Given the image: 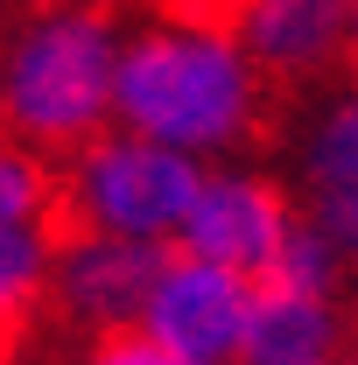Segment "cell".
Segmentation results:
<instances>
[{
  "label": "cell",
  "instance_id": "cell-14",
  "mask_svg": "<svg viewBox=\"0 0 358 365\" xmlns=\"http://www.w3.org/2000/svg\"><path fill=\"white\" fill-rule=\"evenodd\" d=\"M352 63H358V49H352Z\"/></svg>",
  "mask_w": 358,
  "mask_h": 365
},
{
  "label": "cell",
  "instance_id": "cell-15",
  "mask_svg": "<svg viewBox=\"0 0 358 365\" xmlns=\"http://www.w3.org/2000/svg\"><path fill=\"white\" fill-rule=\"evenodd\" d=\"M0 134H7V127H0Z\"/></svg>",
  "mask_w": 358,
  "mask_h": 365
},
{
  "label": "cell",
  "instance_id": "cell-11",
  "mask_svg": "<svg viewBox=\"0 0 358 365\" xmlns=\"http://www.w3.org/2000/svg\"><path fill=\"white\" fill-rule=\"evenodd\" d=\"M36 323H43V317H0V365H21L29 337H36Z\"/></svg>",
  "mask_w": 358,
  "mask_h": 365
},
{
  "label": "cell",
  "instance_id": "cell-16",
  "mask_svg": "<svg viewBox=\"0 0 358 365\" xmlns=\"http://www.w3.org/2000/svg\"><path fill=\"white\" fill-rule=\"evenodd\" d=\"M352 365H358V359H352Z\"/></svg>",
  "mask_w": 358,
  "mask_h": 365
},
{
  "label": "cell",
  "instance_id": "cell-8",
  "mask_svg": "<svg viewBox=\"0 0 358 365\" xmlns=\"http://www.w3.org/2000/svg\"><path fill=\"white\" fill-rule=\"evenodd\" d=\"M310 197H316V218L323 225L358 197V85L323 113V127L310 140Z\"/></svg>",
  "mask_w": 358,
  "mask_h": 365
},
{
  "label": "cell",
  "instance_id": "cell-2",
  "mask_svg": "<svg viewBox=\"0 0 358 365\" xmlns=\"http://www.w3.org/2000/svg\"><path fill=\"white\" fill-rule=\"evenodd\" d=\"M120 120L169 148L253 140V63L211 36H148L120 56Z\"/></svg>",
  "mask_w": 358,
  "mask_h": 365
},
{
  "label": "cell",
  "instance_id": "cell-12",
  "mask_svg": "<svg viewBox=\"0 0 358 365\" xmlns=\"http://www.w3.org/2000/svg\"><path fill=\"white\" fill-rule=\"evenodd\" d=\"M330 232H337V239H344V246L358 253V197L344 204V211H337V218H330Z\"/></svg>",
  "mask_w": 358,
  "mask_h": 365
},
{
  "label": "cell",
  "instance_id": "cell-5",
  "mask_svg": "<svg viewBox=\"0 0 358 365\" xmlns=\"http://www.w3.org/2000/svg\"><path fill=\"white\" fill-rule=\"evenodd\" d=\"M176 260V246L169 239H85L78 253H63L56 274H49V295L63 302V317L91 323V330H113V323H134L148 317V302H155V288H162V274Z\"/></svg>",
  "mask_w": 358,
  "mask_h": 365
},
{
  "label": "cell",
  "instance_id": "cell-9",
  "mask_svg": "<svg viewBox=\"0 0 358 365\" xmlns=\"http://www.w3.org/2000/svg\"><path fill=\"white\" fill-rule=\"evenodd\" d=\"M49 274H56V253H49L43 225L0 218V317H43Z\"/></svg>",
  "mask_w": 358,
  "mask_h": 365
},
{
  "label": "cell",
  "instance_id": "cell-1",
  "mask_svg": "<svg viewBox=\"0 0 358 365\" xmlns=\"http://www.w3.org/2000/svg\"><path fill=\"white\" fill-rule=\"evenodd\" d=\"M106 21H113V7L85 0V7H56L14 36L7 71H0V127L21 148L71 162L106 134V98H120V63L106 43Z\"/></svg>",
  "mask_w": 358,
  "mask_h": 365
},
{
  "label": "cell",
  "instance_id": "cell-10",
  "mask_svg": "<svg viewBox=\"0 0 358 365\" xmlns=\"http://www.w3.org/2000/svg\"><path fill=\"white\" fill-rule=\"evenodd\" d=\"M85 365H197V359H190V351H176V344H169L148 317H134V323L98 330V344H91Z\"/></svg>",
  "mask_w": 358,
  "mask_h": 365
},
{
  "label": "cell",
  "instance_id": "cell-7",
  "mask_svg": "<svg viewBox=\"0 0 358 365\" xmlns=\"http://www.w3.org/2000/svg\"><path fill=\"white\" fill-rule=\"evenodd\" d=\"M337 351H344V330L323 288L253 281V309H246V337L232 365H330Z\"/></svg>",
  "mask_w": 358,
  "mask_h": 365
},
{
  "label": "cell",
  "instance_id": "cell-4",
  "mask_svg": "<svg viewBox=\"0 0 358 365\" xmlns=\"http://www.w3.org/2000/svg\"><path fill=\"white\" fill-rule=\"evenodd\" d=\"M288 232H295V204H288L281 182L218 176V182H204V197L183 225V246L232 274H246V281H267L281 267V253H288Z\"/></svg>",
  "mask_w": 358,
  "mask_h": 365
},
{
  "label": "cell",
  "instance_id": "cell-13",
  "mask_svg": "<svg viewBox=\"0 0 358 365\" xmlns=\"http://www.w3.org/2000/svg\"><path fill=\"white\" fill-rule=\"evenodd\" d=\"M14 36H21V29H7V21H0V71H7V49H14Z\"/></svg>",
  "mask_w": 358,
  "mask_h": 365
},
{
  "label": "cell",
  "instance_id": "cell-3",
  "mask_svg": "<svg viewBox=\"0 0 358 365\" xmlns=\"http://www.w3.org/2000/svg\"><path fill=\"white\" fill-rule=\"evenodd\" d=\"M71 176L85 190L98 232H120V239H169V232L190 225V211L204 197V176L169 140L98 134L85 155H71Z\"/></svg>",
  "mask_w": 358,
  "mask_h": 365
},
{
  "label": "cell",
  "instance_id": "cell-6",
  "mask_svg": "<svg viewBox=\"0 0 358 365\" xmlns=\"http://www.w3.org/2000/svg\"><path fill=\"white\" fill-rule=\"evenodd\" d=\"M246 309H253V281H246V274H232V267H218V260L176 246V260H169L155 302H148V323H155L176 351H190L197 365H218V359L239 351Z\"/></svg>",
  "mask_w": 358,
  "mask_h": 365
}]
</instances>
